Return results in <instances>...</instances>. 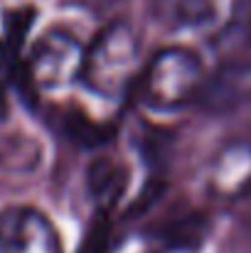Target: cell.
I'll list each match as a JSON object with an SVG mask.
<instances>
[{
  "label": "cell",
  "mask_w": 251,
  "mask_h": 253,
  "mask_svg": "<svg viewBox=\"0 0 251 253\" xmlns=\"http://www.w3.org/2000/svg\"><path fill=\"white\" fill-rule=\"evenodd\" d=\"M5 64H7V47L0 42V72L5 69Z\"/></svg>",
  "instance_id": "52a82bcc"
},
{
  "label": "cell",
  "mask_w": 251,
  "mask_h": 253,
  "mask_svg": "<svg viewBox=\"0 0 251 253\" xmlns=\"http://www.w3.org/2000/svg\"><path fill=\"white\" fill-rule=\"evenodd\" d=\"M126 169L118 160L113 158H96L89 172H86V184H89V192L94 197V202L101 207V209H108L118 202V197L123 194L126 189Z\"/></svg>",
  "instance_id": "8992f818"
},
{
  "label": "cell",
  "mask_w": 251,
  "mask_h": 253,
  "mask_svg": "<svg viewBox=\"0 0 251 253\" xmlns=\"http://www.w3.org/2000/svg\"><path fill=\"white\" fill-rule=\"evenodd\" d=\"M204 88V64L187 47H163L138 77L141 103L155 113H175L190 106Z\"/></svg>",
  "instance_id": "7a4b0ae2"
},
{
  "label": "cell",
  "mask_w": 251,
  "mask_h": 253,
  "mask_svg": "<svg viewBox=\"0 0 251 253\" xmlns=\"http://www.w3.org/2000/svg\"><path fill=\"white\" fill-rule=\"evenodd\" d=\"M0 253H64V246L42 209L15 204L0 211Z\"/></svg>",
  "instance_id": "277c9868"
},
{
  "label": "cell",
  "mask_w": 251,
  "mask_h": 253,
  "mask_svg": "<svg viewBox=\"0 0 251 253\" xmlns=\"http://www.w3.org/2000/svg\"><path fill=\"white\" fill-rule=\"evenodd\" d=\"M212 197L237 202L251 194V143H229L209 163L204 174Z\"/></svg>",
  "instance_id": "5b68a950"
},
{
  "label": "cell",
  "mask_w": 251,
  "mask_h": 253,
  "mask_svg": "<svg viewBox=\"0 0 251 253\" xmlns=\"http://www.w3.org/2000/svg\"><path fill=\"white\" fill-rule=\"evenodd\" d=\"M82 42L67 30H47L32 44L25 69L35 88L40 91H59L77 84L84 67Z\"/></svg>",
  "instance_id": "3957f363"
},
{
  "label": "cell",
  "mask_w": 251,
  "mask_h": 253,
  "mask_svg": "<svg viewBox=\"0 0 251 253\" xmlns=\"http://www.w3.org/2000/svg\"><path fill=\"white\" fill-rule=\"evenodd\" d=\"M143 64L138 32L128 22L113 20L101 27L86 47L79 82L106 101H118L138 84Z\"/></svg>",
  "instance_id": "6da1fadb"
}]
</instances>
